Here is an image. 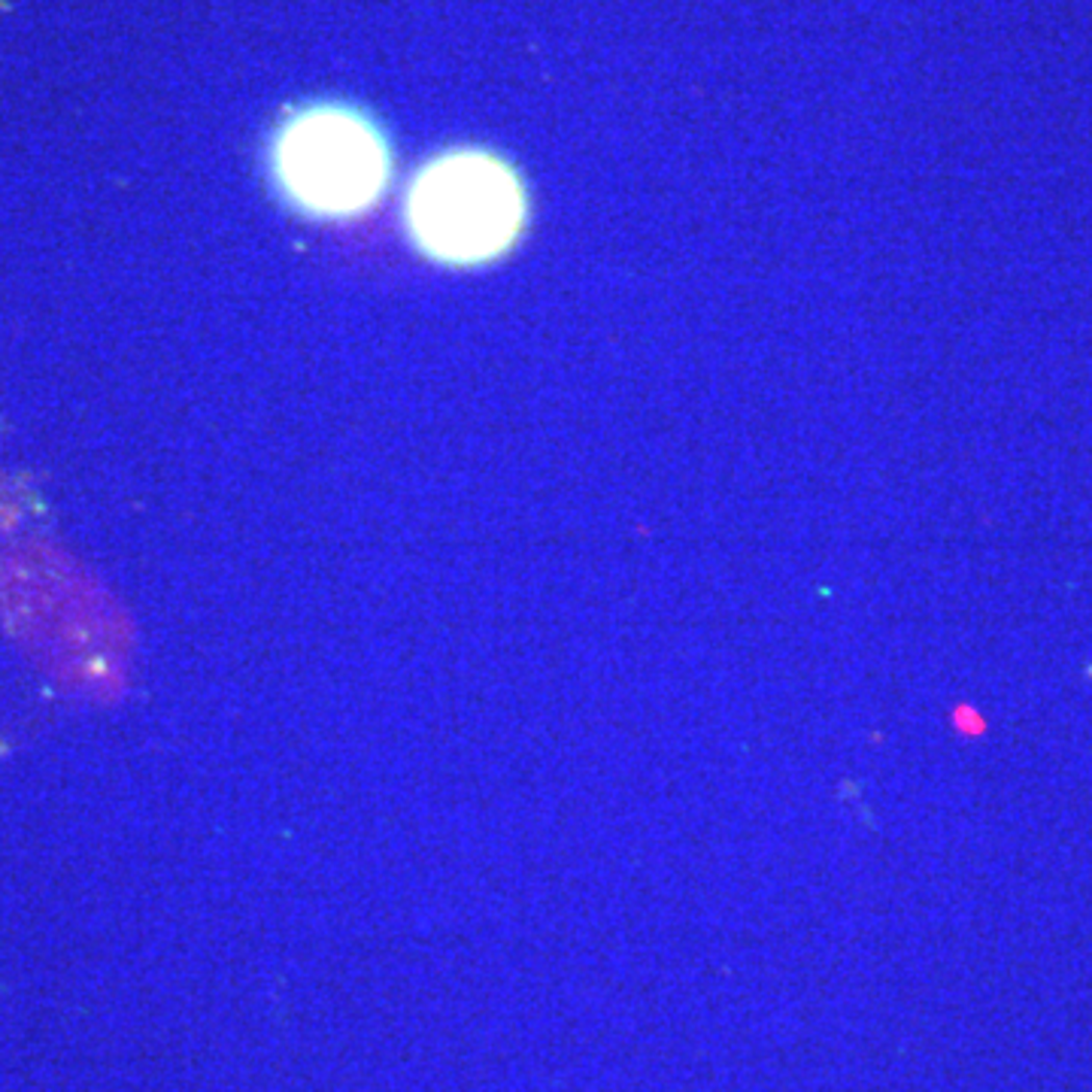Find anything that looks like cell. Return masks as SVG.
<instances>
[{
  "mask_svg": "<svg viewBox=\"0 0 1092 1092\" xmlns=\"http://www.w3.org/2000/svg\"><path fill=\"white\" fill-rule=\"evenodd\" d=\"M271 171L295 210L347 219L371 210L391 179V152L371 112L310 101L285 112L271 141Z\"/></svg>",
  "mask_w": 1092,
  "mask_h": 1092,
  "instance_id": "obj_2",
  "label": "cell"
},
{
  "mask_svg": "<svg viewBox=\"0 0 1092 1092\" xmlns=\"http://www.w3.org/2000/svg\"><path fill=\"white\" fill-rule=\"evenodd\" d=\"M407 231L431 261L474 268L513 247L529 219L523 177L501 155L456 146L420 168L404 201Z\"/></svg>",
  "mask_w": 1092,
  "mask_h": 1092,
  "instance_id": "obj_1",
  "label": "cell"
}]
</instances>
